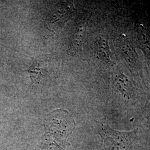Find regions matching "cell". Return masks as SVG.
<instances>
[{
	"mask_svg": "<svg viewBox=\"0 0 150 150\" xmlns=\"http://www.w3.org/2000/svg\"><path fill=\"white\" fill-rule=\"evenodd\" d=\"M137 129L119 131L102 125L100 132L103 150H133V141Z\"/></svg>",
	"mask_w": 150,
	"mask_h": 150,
	"instance_id": "1",
	"label": "cell"
},
{
	"mask_svg": "<svg viewBox=\"0 0 150 150\" xmlns=\"http://www.w3.org/2000/svg\"><path fill=\"white\" fill-rule=\"evenodd\" d=\"M119 54L129 69L133 72H141L142 67L139 57L132 45L128 42H123L119 45Z\"/></svg>",
	"mask_w": 150,
	"mask_h": 150,
	"instance_id": "2",
	"label": "cell"
},
{
	"mask_svg": "<svg viewBox=\"0 0 150 150\" xmlns=\"http://www.w3.org/2000/svg\"><path fill=\"white\" fill-rule=\"evenodd\" d=\"M112 86L115 91L125 98H129L134 95V87L132 82L122 74H118L114 76Z\"/></svg>",
	"mask_w": 150,
	"mask_h": 150,
	"instance_id": "3",
	"label": "cell"
},
{
	"mask_svg": "<svg viewBox=\"0 0 150 150\" xmlns=\"http://www.w3.org/2000/svg\"><path fill=\"white\" fill-rule=\"evenodd\" d=\"M96 49L97 54L100 59L106 64H111L112 63L110 50L106 38L101 37L98 38L97 41Z\"/></svg>",
	"mask_w": 150,
	"mask_h": 150,
	"instance_id": "4",
	"label": "cell"
},
{
	"mask_svg": "<svg viewBox=\"0 0 150 150\" xmlns=\"http://www.w3.org/2000/svg\"><path fill=\"white\" fill-rule=\"evenodd\" d=\"M27 71L31 74L33 83H38L41 79V76L42 75V69L39 68L38 65L36 66L35 64H33Z\"/></svg>",
	"mask_w": 150,
	"mask_h": 150,
	"instance_id": "5",
	"label": "cell"
}]
</instances>
